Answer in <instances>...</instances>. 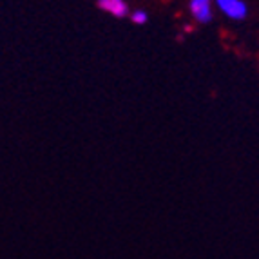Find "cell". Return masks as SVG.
Segmentation results:
<instances>
[{
	"instance_id": "1",
	"label": "cell",
	"mask_w": 259,
	"mask_h": 259,
	"mask_svg": "<svg viewBox=\"0 0 259 259\" xmlns=\"http://www.w3.org/2000/svg\"><path fill=\"white\" fill-rule=\"evenodd\" d=\"M212 4H216V8L230 20H243L248 15L245 0H212Z\"/></svg>"
},
{
	"instance_id": "4",
	"label": "cell",
	"mask_w": 259,
	"mask_h": 259,
	"mask_svg": "<svg viewBox=\"0 0 259 259\" xmlns=\"http://www.w3.org/2000/svg\"><path fill=\"white\" fill-rule=\"evenodd\" d=\"M147 13L145 11H142V9H138V11H134L133 15H131V20H133V24H136V26H143V24H147Z\"/></svg>"
},
{
	"instance_id": "3",
	"label": "cell",
	"mask_w": 259,
	"mask_h": 259,
	"mask_svg": "<svg viewBox=\"0 0 259 259\" xmlns=\"http://www.w3.org/2000/svg\"><path fill=\"white\" fill-rule=\"evenodd\" d=\"M98 6L102 11L116 18H123L129 15V6L125 0H98Z\"/></svg>"
},
{
	"instance_id": "2",
	"label": "cell",
	"mask_w": 259,
	"mask_h": 259,
	"mask_svg": "<svg viewBox=\"0 0 259 259\" xmlns=\"http://www.w3.org/2000/svg\"><path fill=\"white\" fill-rule=\"evenodd\" d=\"M212 6H214L212 0H190V15L199 24H208L212 20V15H214V8Z\"/></svg>"
}]
</instances>
